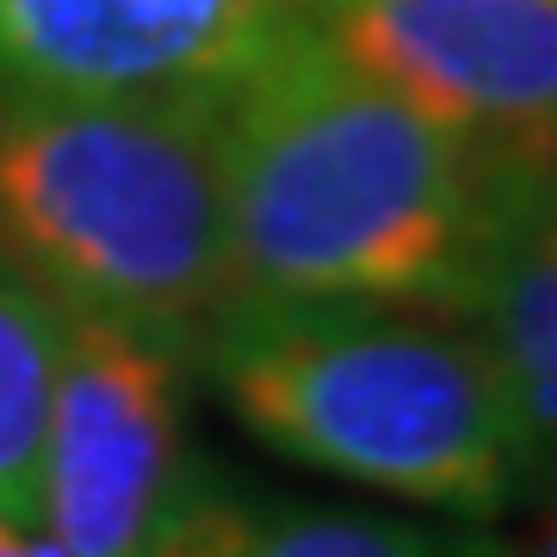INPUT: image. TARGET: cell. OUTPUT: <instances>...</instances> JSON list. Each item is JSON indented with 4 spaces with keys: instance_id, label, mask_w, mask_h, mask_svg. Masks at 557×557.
<instances>
[{
    "instance_id": "1",
    "label": "cell",
    "mask_w": 557,
    "mask_h": 557,
    "mask_svg": "<svg viewBox=\"0 0 557 557\" xmlns=\"http://www.w3.org/2000/svg\"><path fill=\"white\" fill-rule=\"evenodd\" d=\"M496 199L483 161L341 57L310 13L223 87L236 285L446 310Z\"/></svg>"
},
{
    "instance_id": "2",
    "label": "cell",
    "mask_w": 557,
    "mask_h": 557,
    "mask_svg": "<svg viewBox=\"0 0 557 557\" xmlns=\"http://www.w3.org/2000/svg\"><path fill=\"white\" fill-rule=\"evenodd\" d=\"M199 359L260 446L379 496L490 520L539 478L496 359L428 304L236 285Z\"/></svg>"
},
{
    "instance_id": "3",
    "label": "cell",
    "mask_w": 557,
    "mask_h": 557,
    "mask_svg": "<svg viewBox=\"0 0 557 557\" xmlns=\"http://www.w3.org/2000/svg\"><path fill=\"white\" fill-rule=\"evenodd\" d=\"M0 255L69 317L199 354L236 292L223 211V87L7 100Z\"/></svg>"
},
{
    "instance_id": "4",
    "label": "cell",
    "mask_w": 557,
    "mask_h": 557,
    "mask_svg": "<svg viewBox=\"0 0 557 557\" xmlns=\"http://www.w3.org/2000/svg\"><path fill=\"white\" fill-rule=\"evenodd\" d=\"M304 13L446 124L502 193H557V0H304Z\"/></svg>"
},
{
    "instance_id": "5",
    "label": "cell",
    "mask_w": 557,
    "mask_h": 557,
    "mask_svg": "<svg viewBox=\"0 0 557 557\" xmlns=\"http://www.w3.org/2000/svg\"><path fill=\"white\" fill-rule=\"evenodd\" d=\"M180 366L112 322L62 310V366L44 440V539L57 557H149L193 458Z\"/></svg>"
},
{
    "instance_id": "6",
    "label": "cell",
    "mask_w": 557,
    "mask_h": 557,
    "mask_svg": "<svg viewBox=\"0 0 557 557\" xmlns=\"http://www.w3.org/2000/svg\"><path fill=\"white\" fill-rule=\"evenodd\" d=\"M304 0H0L7 100L230 87Z\"/></svg>"
},
{
    "instance_id": "7",
    "label": "cell",
    "mask_w": 557,
    "mask_h": 557,
    "mask_svg": "<svg viewBox=\"0 0 557 557\" xmlns=\"http://www.w3.org/2000/svg\"><path fill=\"white\" fill-rule=\"evenodd\" d=\"M446 317L496 359L533 471H545L557 458V193H502Z\"/></svg>"
},
{
    "instance_id": "8",
    "label": "cell",
    "mask_w": 557,
    "mask_h": 557,
    "mask_svg": "<svg viewBox=\"0 0 557 557\" xmlns=\"http://www.w3.org/2000/svg\"><path fill=\"white\" fill-rule=\"evenodd\" d=\"M149 557H520L483 520H397L366 508L260 502L193 465Z\"/></svg>"
},
{
    "instance_id": "9",
    "label": "cell",
    "mask_w": 557,
    "mask_h": 557,
    "mask_svg": "<svg viewBox=\"0 0 557 557\" xmlns=\"http://www.w3.org/2000/svg\"><path fill=\"white\" fill-rule=\"evenodd\" d=\"M57 366L62 310L0 255V527L25 539H44V440Z\"/></svg>"
},
{
    "instance_id": "10",
    "label": "cell",
    "mask_w": 557,
    "mask_h": 557,
    "mask_svg": "<svg viewBox=\"0 0 557 557\" xmlns=\"http://www.w3.org/2000/svg\"><path fill=\"white\" fill-rule=\"evenodd\" d=\"M0 557H57L44 539H25V533H13V527H0Z\"/></svg>"
},
{
    "instance_id": "11",
    "label": "cell",
    "mask_w": 557,
    "mask_h": 557,
    "mask_svg": "<svg viewBox=\"0 0 557 557\" xmlns=\"http://www.w3.org/2000/svg\"><path fill=\"white\" fill-rule=\"evenodd\" d=\"M515 552H520V557H557V508H552V520L539 527L533 545H515Z\"/></svg>"
}]
</instances>
